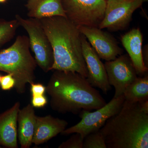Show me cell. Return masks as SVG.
<instances>
[{"label":"cell","mask_w":148,"mask_h":148,"mask_svg":"<svg viewBox=\"0 0 148 148\" xmlns=\"http://www.w3.org/2000/svg\"><path fill=\"white\" fill-rule=\"evenodd\" d=\"M148 45H146L142 49V57L143 63L146 68L148 69Z\"/></svg>","instance_id":"obj_24"},{"label":"cell","mask_w":148,"mask_h":148,"mask_svg":"<svg viewBox=\"0 0 148 148\" xmlns=\"http://www.w3.org/2000/svg\"><path fill=\"white\" fill-rule=\"evenodd\" d=\"M7 1L8 0H0V3H4Z\"/></svg>","instance_id":"obj_25"},{"label":"cell","mask_w":148,"mask_h":148,"mask_svg":"<svg viewBox=\"0 0 148 148\" xmlns=\"http://www.w3.org/2000/svg\"><path fill=\"white\" fill-rule=\"evenodd\" d=\"M123 95L125 101L135 103L148 100V73L137 77L125 89Z\"/></svg>","instance_id":"obj_17"},{"label":"cell","mask_w":148,"mask_h":148,"mask_svg":"<svg viewBox=\"0 0 148 148\" xmlns=\"http://www.w3.org/2000/svg\"><path fill=\"white\" fill-rule=\"evenodd\" d=\"M81 39L83 56L87 70L86 79L93 87L98 88L107 94L111 90V86L109 83L105 65L86 38L81 33Z\"/></svg>","instance_id":"obj_10"},{"label":"cell","mask_w":148,"mask_h":148,"mask_svg":"<svg viewBox=\"0 0 148 148\" xmlns=\"http://www.w3.org/2000/svg\"><path fill=\"white\" fill-rule=\"evenodd\" d=\"M20 104L17 102L11 108L0 114V146L18 148L17 116Z\"/></svg>","instance_id":"obj_12"},{"label":"cell","mask_w":148,"mask_h":148,"mask_svg":"<svg viewBox=\"0 0 148 148\" xmlns=\"http://www.w3.org/2000/svg\"><path fill=\"white\" fill-rule=\"evenodd\" d=\"M105 65L109 83L115 88L113 98L124 94L125 89L138 77L136 70L128 54L121 55Z\"/></svg>","instance_id":"obj_9"},{"label":"cell","mask_w":148,"mask_h":148,"mask_svg":"<svg viewBox=\"0 0 148 148\" xmlns=\"http://www.w3.org/2000/svg\"><path fill=\"white\" fill-rule=\"evenodd\" d=\"M15 80L12 75L8 74L2 76L1 78V88L3 90H9L14 87Z\"/></svg>","instance_id":"obj_21"},{"label":"cell","mask_w":148,"mask_h":148,"mask_svg":"<svg viewBox=\"0 0 148 148\" xmlns=\"http://www.w3.org/2000/svg\"><path fill=\"white\" fill-rule=\"evenodd\" d=\"M30 49L29 37L18 36L12 45L0 51V71L12 75L19 94L24 93L26 84L36 79L37 65Z\"/></svg>","instance_id":"obj_4"},{"label":"cell","mask_w":148,"mask_h":148,"mask_svg":"<svg viewBox=\"0 0 148 148\" xmlns=\"http://www.w3.org/2000/svg\"><path fill=\"white\" fill-rule=\"evenodd\" d=\"M25 6L30 18L40 19L54 16L66 18L61 0H28Z\"/></svg>","instance_id":"obj_16"},{"label":"cell","mask_w":148,"mask_h":148,"mask_svg":"<svg viewBox=\"0 0 148 148\" xmlns=\"http://www.w3.org/2000/svg\"><path fill=\"white\" fill-rule=\"evenodd\" d=\"M148 0H107L104 18L98 28L112 32L123 30L129 25L133 12Z\"/></svg>","instance_id":"obj_8"},{"label":"cell","mask_w":148,"mask_h":148,"mask_svg":"<svg viewBox=\"0 0 148 148\" xmlns=\"http://www.w3.org/2000/svg\"><path fill=\"white\" fill-rule=\"evenodd\" d=\"M108 148H148V111L141 102L125 101L99 130Z\"/></svg>","instance_id":"obj_3"},{"label":"cell","mask_w":148,"mask_h":148,"mask_svg":"<svg viewBox=\"0 0 148 148\" xmlns=\"http://www.w3.org/2000/svg\"><path fill=\"white\" fill-rule=\"evenodd\" d=\"M68 122L52 116L36 117V127L32 143L41 145L54 138L66 129Z\"/></svg>","instance_id":"obj_13"},{"label":"cell","mask_w":148,"mask_h":148,"mask_svg":"<svg viewBox=\"0 0 148 148\" xmlns=\"http://www.w3.org/2000/svg\"><path fill=\"white\" fill-rule=\"evenodd\" d=\"M84 138L79 133H74L69 139L61 143L59 148H83Z\"/></svg>","instance_id":"obj_20"},{"label":"cell","mask_w":148,"mask_h":148,"mask_svg":"<svg viewBox=\"0 0 148 148\" xmlns=\"http://www.w3.org/2000/svg\"><path fill=\"white\" fill-rule=\"evenodd\" d=\"M1 146H0V148H1Z\"/></svg>","instance_id":"obj_27"},{"label":"cell","mask_w":148,"mask_h":148,"mask_svg":"<svg viewBox=\"0 0 148 148\" xmlns=\"http://www.w3.org/2000/svg\"><path fill=\"white\" fill-rule=\"evenodd\" d=\"M31 84V90L32 95H45L46 87L41 83H32Z\"/></svg>","instance_id":"obj_23"},{"label":"cell","mask_w":148,"mask_h":148,"mask_svg":"<svg viewBox=\"0 0 148 148\" xmlns=\"http://www.w3.org/2000/svg\"><path fill=\"white\" fill-rule=\"evenodd\" d=\"M123 45L132 61L137 75L143 76L148 73L142 57L143 37L139 28L132 29L121 37Z\"/></svg>","instance_id":"obj_14"},{"label":"cell","mask_w":148,"mask_h":148,"mask_svg":"<svg viewBox=\"0 0 148 148\" xmlns=\"http://www.w3.org/2000/svg\"><path fill=\"white\" fill-rule=\"evenodd\" d=\"M15 19L29 35L30 48L34 53L37 65L45 73L51 71L54 63L52 47L40 19L24 18L18 14Z\"/></svg>","instance_id":"obj_5"},{"label":"cell","mask_w":148,"mask_h":148,"mask_svg":"<svg viewBox=\"0 0 148 148\" xmlns=\"http://www.w3.org/2000/svg\"><path fill=\"white\" fill-rule=\"evenodd\" d=\"M32 105L34 108H44L47 104V98L45 95H32Z\"/></svg>","instance_id":"obj_22"},{"label":"cell","mask_w":148,"mask_h":148,"mask_svg":"<svg viewBox=\"0 0 148 148\" xmlns=\"http://www.w3.org/2000/svg\"><path fill=\"white\" fill-rule=\"evenodd\" d=\"M125 100L123 94L113 98L108 103L94 112L82 111L80 112V121L75 125L65 129L61 134L69 135L79 133L84 138L90 133L99 131L108 119L119 112Z\"/></svg>","instance_id":"obj_7"},{"label":"cell","mask_w":148,"mask_h":148,"mask_svg":"<svg viewBox=\"0 0 148 148\" xmlns=\"http://www.w3.org/2000/svg\"><path fill=\"white\" fill-rule=\"evenodd\" d=\"M36 117L34 109L32 104H28L18 111L17 135L21 148H30L33 144Z\"/></svg>","instance_id":"obj_15"},{"label":"cell","mask_w":148,"mask_h":148,"mask_svg":"<svg viewBox=\"0 0 148 148\" xmlns=\"http://www.w3.org/2000/svg\"><path fill=\"white\" fill-rule=\"evenodd\" d=\"M106 1H107V0H106Z\"/></svg>","instance_id":"obj_28"},{"label":"cell","mask_w":148,"mask_h":148,"mask_svg":"<svg viewBox=\"0 0 148 148\" xmlns=\"http://www.w3.org/2000/svg\"><path fill=\"white\" fill-rule=\"evenodd\" d=\"M66 18L77 27H99L104 18L106 0H61Z\"/></svg>","instance_id":"obj_6"},{"label":"cell","mask_w":148,"mask_h":148,"mask_svg":"<svg viewBox=\"0 0 148 148\" xmlns=\"http://www.w3.org/2000/svg\"><path fill=\"white\" fill-rule=\"evenodd\" d=\"M83 148H107V147L103 135L98 131L85 137Z\"/></svg>","instance_id":"obj_19"},{"label":"cell","mask_w":148,"mask_h":148,"mask_svg":"<svg viewBox=\"0 0 148 148\" xmlns=\"http://www.w3.org/2000/svg\"><path fill=\"white\" fill-rule=\"evenodd\" d=\"M19 26L16 19L10 21L0 19V47L13 38Z\"/></svg>","instance_id":"obj_18"},{"label":"cell","mask_w":148,"mask_h":148,"mask_svg":"<svg viewBox=\"0 0 148 148\" xmlns=\"http://www.w3.org/2000/svg\"><path fill=\"white\" fill-rule=\"evenodd\" d=\"M46 87L51 108L60 113L95 110L106 104L86 78L76 72L54 70Z\"/></svg>","instance_id":"obj_1"},{"label":"cell","mask_w":148,"mask_h":148,"mask_svg":"<svg viewBox=\"0 0 148 148\" xmlns=\"http://www.w3.org/2000/svg\"><path fill=\"white\" fill-rule=\"evenodd\" d=\"M2 76L1 75H0V82H1V78Z\"/></svg>","instance_id":"obj_26"},{"label":"cell","mask_w":148,"mask_h":148,"mask_svg":"<svg viewBox=\"0 0 148 148\" xmlns=\"http://www.w3.org/2000/svg\"><path fill=\"white\" fill-rule=\"evenodd\" d=\"M40 20L53 49L54 63L51 71L76 72L87 77L78 27L64 16Z\"/></svg>","instance_id":"obj_2"},{"label":"cell","mask_w":148,"mask_h":148,"mask_svg":"<svg viewBox=\"0 0 148 148\" xmlns=\"http://www.w3.org/2000/svg\"><path fill=\"white\" fill-rule=\"evenodd\" d=\"M79 32L84 35L100 58L112 61L123 53L116 40L109 33L98 27L80 26Z\"/></svg>","instance_id":"obj_11"}]
</instances>
